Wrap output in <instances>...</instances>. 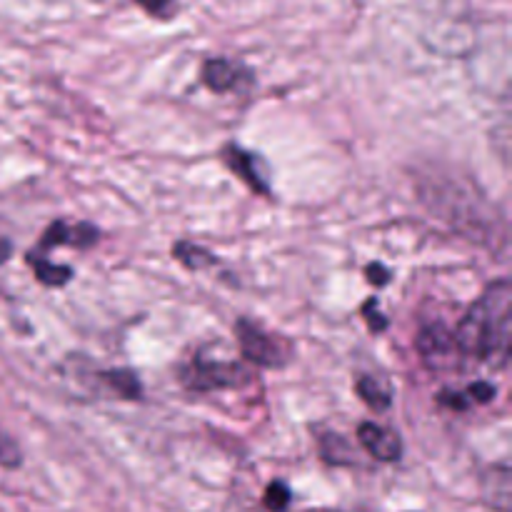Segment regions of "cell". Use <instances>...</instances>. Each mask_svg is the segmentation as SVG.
<instances>
[{"label": "cell", "mask_w": 512, "mask_h": 512, "mask_svg": "<svg viewBox=\"0 0 512 512\" xmlns=\"http://www.w3.org/2000/svg\"><path fill=\"white\" fill-rule=\"evenodd\" d=\"M512 335V285L508 278L495 280L465 313L453 338L460 355L480 363L503 365L510 355Z\"/></svg>", "instance_id": "cell-1"}, {"label": "cell", "mask_w": 512, "mask_h": 512, "mask_svg": "<svg viewBox=\"0 0 512 512\" xmlns=\"http://www.w3.org/2000/svg\"><path fill=\"white\" fill-rule=\"evenodd\" d=\"M248 370L233 360H208L198 355L190 360L188 368L183 370L180 380L190 393H210V390H225V388H240L248 383Z\"/></svg>", "instance_id": "cell-2"}, {"label": "cell", "mask_w": 512, "mask_h": 512, "mask_svg": "<svg viewBox=\"0 0 512 512\" xmlns=\"http://www.w3.org/2000/svg\"><path fill=\"white\" fill-rule=\"evenodd\" d=\"M235 333H238L240 350L248 363L258 365V368H283L290 360L288 343L273 333H265L260 325L250 323V320L240 318L235 323Z\"/></svg>", "instance_id": "cell-3"}, {"label": "cell", "mask_w": 512, "mask_h": 512, "mask_svg": "<svg viewBox=\"0 0 512 512\" xmlns=\"http://www.w3.org/2000/svg\"><path fill=\"white\" fill-rule=\"evenodd\" d=\"M223 163L228 165V168L233 170V173L238 175V178L243 180L250 190H255V193H263V195L270 193L268 175H265L263 163H260V158L255 153L243 150L240 145H235V143H228L223 148Z\"/></svg>", "instance_id": "cell-4"}, {"label": "cell", "mask_w": 512, "mask_h": 512, "mask_svg": "<svg viewBox=\"0 0 512 512\" xmlns=\"http://www.w3.org/2000/svg\"><path fill=\"white\" fill-rule=\"evenodd\" d=\"M358 440L365 453L373 455L380 463H398L403 458V440L393 428L378 423H363L358 428Z\"/></svg>", "instance_id": "cell-5"}, {"label": "cell", "mask_w": 512, "mask_h": 512, "mask_svg": "<svg viewBox=\"0 0 512 512\" xmlns=\"http://www.w3.org/2000/svg\"><path fill=\"white\" fill-rule=\"evenodd\" d=\"M98 240V230L90 223H65V220H55L48 225V230L40 238V245L35 250L38 253H48V250L58 248V245H73V248H90Z\"/></svg>", "instance_id": "cell-6"}, {"label": "cell", "mask_w": 512, "mask_h": 512, "mask_svg": "<svg viewBox=\"0 0 512 512\" xmlns=\"http://www.w3.org/2000/svg\"><path fill=\"white\" fill-rule=\"evenodd\" d=\"M203 83L208 85L213 93H230V90H238L240 85L248 83L250 73L243 65L233 63V60L225 58H208L203 63Z\"/></svg>", "instance_id": "cell-7"}, {"label": "cell", "mask_w": 512, "mask_h": 512, "mask_svg": "<svg viewBox=\"0 0 512 512\" xmlns=\"http://www.w3.org/2000/svg\"><path fill=\"white\" fill-rule=\"evenodd\" d=\"M483 498L488 508L498 512H510L512 500V483L508 465H495L483 475Z\"/></svg>", "instance_id": "cell-8"}, {"label": "cell", "mask_w": 512, "mask_h": 512, "mask_svg": "<svg viewBox=\"0 0 512 512\" xmlns=\"http://www.w3.org/2000/svg\"><path fill=\"white\" fill-rule=\"evenodd\" d=\"M420 353L425 355L428 363H433L435 368L440 365V358H450L453 350L458 353V345H455V338L450 330H445L443 325H430L420 333Z\"/></svg>", "instance_id": "cell-9"}, {"label": "cell", "mask_w": 512, "mask_h": 512, "mask_svg": "<svg viewBox=\"0 0 512 512\" xmlns=\"http://www.w3.org/2000/svg\"><path fill=\"white\" fill-rule=\"evenodd\" d=\"M355 388H358L360 400L368 408H373L375 413H385L393 405V388H390L388 380L375 378V375H363V378H358Z\"/></svg>", "instance_id": "cell-10"}, {"label": "cell", "mask_w": 512, "mask_h": 512, "mask_svg": "<svg viewBox=\"0 0 512 512\" xmlns=\"http://www.w3.org/2000/svg\"><path fill=\"white\" fill-rule=\"evenodd\" d=\"M25 260H28V265L33 268L35 280H38V283H43V285H48V288H60V285H65L70 278H73V270H70L68 265L50 263L45 255L33 253V250H30L28 258H25Z\"/></svg>", "instance_id": "cell-11"}, {"label": "cell", "mask_w": 512, "mask_h": 512, "mask_svg": "<svg viewBox=\"0 0 512 512\" xmlns=\"http://www.w3.org/2000/svg\"><path fill=\"white\" fill-rule=\"evenodd\" d=\"M100 380L108 383L120 398L138 400L143 395V388H140V380L135 378V373L130 370H108V373H100Z\"/></svg>", "instance_id": "cell-12"}, {"label": "cell", "mask_w": 512, "mask_h": 512, "mask_svg": "<svg viewBox=\"0 0 512 512\" xmlns=\"http://www.w3.org/2000/svg\"><path fill=\"white\" fill-rule=\"evenodd\" d=\"M173 255L185 265V268H190V270H203V268H208V265L215 263L213 253H208V250L198 248V245H193V243H185V240L175 243Z\"/></svg>", "instance_id": "cell-13"}, {"label": "cell", "mask_w": 512, "mask_h": 512, "mask_svg": "<svg viewBox=\"0 0 512 512\" xmlns=\"http://www.w3.org/2000/svg\"><path fill=\"white\" fill-rule=\"evenodd\" d=\"M293 503V493L283 480H273L263 493V505L268 512H288Z\"/></svg>", "instance_id": "cell-14"}, {"label": "cell", "mask_w": 512, "mask_h": 512, "mask_svg": "<svg viewBox=\"0 0 512 512\" xmlns=\"http://www.w3.org/2000/svg\"><path fill=\"white\" fill-rule=\"evenodd\" d=\"M465 395H468V400H470V405L473 403H490V400L495 398V393H498V390H495V385H490V383H485V380H475L473 385H468V388L463 390Z\"/></svg>", "instance_id": "cell-15"}, {"label": "cell", "mask_w": 512, "mask_h": 512, "mask_svg": "<svg viewBox=\"0 0 512 512\" xmlns=\"http://www.w3.org/2000/svg\"><path fill=\"white\" fill-rule=\"evenodd\" d=\"M365 313V323H368V328L373 330V333H383L385 328H388V318H383V315L378 313V300H368L363 308Z\"/></svg>", "instance_id": "cell-16"}, {"label": "cell", "mask_w": 512, "mask_h": 512, "mask_svg": "<svg viewBox=\"0 0 512 512\" xmlns=\"http://www.w3.org/2000/svg\"><path fill=\"white\" fill-rule=\"evenodd\" d=\"M18 463H20L18 448H15L13 440H8L3 433H0V465H5V468H15Z\"/></svg>", "instance_id": "cell-17"}, {"label": "cell", "mask_w": 512, "mask_h": 512, "mask_svg": "<svg viewBox=\"0 0 512 512\" xmlns=\"http://www.w3.org/2000/svg\"><path fill=\"white\" fill-rule=\"evenodd\" d=\"M365 273H368L370 283L378 285V288H383V285L390 283L388 268H383V265H380V263H370L368 268H365Z\"/></svg>", "instance_id": "cell-18"}, {"label": "cell", "mask_w": 512, "mask_h": 512, "mask_svg": "<svg viewBox=\"0 0 512 512\" xmlns=\"http://www.w3.org/2000/svg\"><path fill=\"white\" fill-rule=\"evenodd\" d=\"M135 3H138L140 8L145 10V13H150V15H163L165 10L170 8V3H173V0H135Z\"/></svg>", "instance_id": "cell-19"}, {"label": "cell", "mask_w": 512, "mask_h": 512, "mask_svg": "<svg viewBox=\"0 0 512 512\" xmlns=\"http://www.w3.org/2000/svg\"><path fill=\"white\" fill-rule=\"evenodd\" d=\"M10 258V243L8 240H0V265Z\"/></svg>", "instance_id": "cell-20"}]
</instances>
